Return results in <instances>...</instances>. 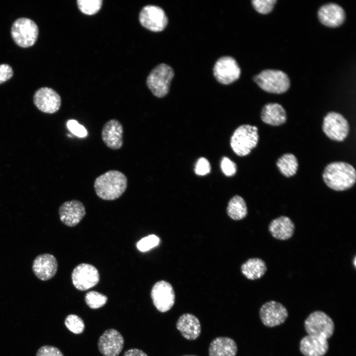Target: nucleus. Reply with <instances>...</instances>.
<instances>
[{"instance_id": "17", "label": "nucleus", "mask_w": 356, "mask_h": 356, "mask_svg": "<svg viewBox=\"0 0 356 356\" xmlns=\"http://www.w3.org/2000/svg\"><path fill=\"white\" fill-rule=\"evenodd\" d=\"M58 263L55 257L45 253L38 255L34 260L32 270L36 276L43 281L52 278L56 274Z\"/></svg>"}, {"instance_id": "7", "label": "nucleus", "mask_w": 356, "mask_h": 356, "mask_svg": "<svg viewBox=\"0 0 356 356\" xmlns=\"http://www.w3.org/2000/svg\"><path fill=\"white\" fill-rule=\"evenodd\" d=\"M11 35L18 46L29 47L33 45L37 41L39 35L38 27L29 18H20L13 22Z\"/></svg>"}, {"instance_id": "36", "label": "nucleus", "mask_w": 356, "mask_h": 356, "mask_svg": "<svg viewBox=\"0 0 356 356\" xmlns=\"http://www.w3.org/2000/svg\"><path fill=\"white\" fill-rule=\"evenodd\" d=\"M36 356H64L62 353L57 348L45 345L38 350Z\"/></svg>"}, {"instance_id": "20", "label": "nucleus", "mask_w": 356, "mask_h": 356, "mask_svg": "<svg viewBox=\"0 0 356 356\" xmlns=\"http://www.w3.org/2000/svg\"><path fill=\"white\" fill-rule=\"evenodd\" d=\"M318 17L322 24L334 28L343 24L345 19V13L344 9L337 4L327 3L319 9Z\"/></svg>"}, {"instance_id": "27", "label": "nucleus", "mask_w": 356, "mask_h": 356, "mask_svg": "<svg viewBox=\"0 0 356 356\" xmlns=\"http://www.w3.org/2000/svg\"><path fill=\"white\" fill-rule=\"evenodd\" d=\"M276 164L280 172L287 178L295 175L298 168V160L291 153L283 154L278 159Z\"/></svg>"}, {"instance_id": "39", "label": "nucleus", "mask_w": 356, "mask_h": 356, "mask_svg": "<svg viewBox=\"0 0 356 356\" xmlns=\"http://www.w3.org/2000/svg\"></svg>"}, {"instance_id": "38", "label": "nucleus", "mask_w": 356, "mask_h": 356, "mask_svg": "<svg viewBox=\"0 0 356 356\" xmlns=\"http://www.w3.org/2000/svg\"><path fill=\"white\" fill-rule=\"evenodd\" d=\"M123 356H148L142 350L133 348L126 351Z\"/></svg>"}, {"instance_id": "4", "label": "nucleus", "mask_w": 356, "mask_h": 356, "mask_svg": "<svg viewBox=\"0 0 356 356\" xmlns=\"http://www.w3.org/2000/svg\"><path fill=\"white\" fill-rule=\"evenodd\" d=\"M254 81L264 90L272 93L281 94L286 92L290 87L287 75L282 71L267 69L255 76Z\"/></svg>"}, {"instance_id": "37", "label": "nucleus", "mask_w": 356, "mask_h": 356, "mask_svg": "<svg viewBox=\"0 0 356 356\" xmlns=\"http://www.w3.org/2000/svg\"><path fill=\"white\" fill-rule=\"evenodd\" d=\"M12 67L6 64L0 65V84L9 80L13 76Z\"/></svg>"}, {"instance_id": "12", "label": "nucleus", "mask_w": 356, "mask_h": 356, "mask_svg": "<svg viewBox=\"0 0 356 356\" xmlns=\"http://www.w3.org/2000/svg\"><path fill=\"white\" fill-rule=\"evenodd\" d=\"M151 297L157 310L161 312L169 311L174 306L175 294L171 284L165 280L157 282L152 288Z\"/></svg>"}, {"instance_id": "5", "label": "nucleus", "mask_w": 356, "mask_h": 356, "mask_svg": "<svg viewBox=\"0 0 356 356\" xmlns=\"http://www.w3.org/2000/svg\"><path fill=\"white\" fill-rule=\"evenodd\" d=\"M174 76V71L170 66L160 64L153 69L147 77V86L153 95L163 97L168 94Z\"/></svg>"}, {"instance_id": "2", "label": "nucleus", "mask_w": 356, "mask_h": 356, "mask_svg": "<svg viewBox=\"0 0 356 356\" xmlns=\"http://www.w3.org/2000/svg\"><path fill=\"white\" fill-rule=\"evenodd\" d=\"M127 184V177L123 173L110 170L97 177L93 186L99 198L105 200H114L122 195Z\"/></svg>"}, {"instance_id": "16", "label": "nucleus", "mask_w": 356, "mask_h": 356, "mask_svg": "<svg viewBox=\"0 0 356 356\" xmlns=\"http://www.w3.org/2000/svg\"><path fill=\"white\" fill-rule=\"evenodd\" d=\"M85 214L86 209L84 204L77 200L65 201L59 208L60 221L68 226L77 225Z\"/></svg>"}, {"instance_id": "28", "label": "nucleus", "mask_w": 356, "mask_h": 356, "mask_svg": "<svg viewBox=\"0 0 356 356\" xmlns=\"http://www.w3.org/2000/svg\"><path fill=\"white\" fill-rule=\"evenodd\" d=\"M107 299L106 296L94 291L88 292L85 297L87 305L92 309L103 307L107 303Z\"/></svg>"}, {"instance_id": "6", "label": "nucleus", "mask_w": 356, "mask_h": 356, "mask_svg": "<svg viewBox=\"0 0 356 356\" xmlns=\"http://www.w3.org/2000/svg\"><path fill=\"white\" fill-rule=\"evenodd\" d=\"M304 328L308 335H314L328 339L335 331L333 319L322 311L312 312L304 321Z\"/></svg>"}, {"instance_id": "8", "label": "nucleus", "mask_w": 356, "mask_h": 356, "mask_svg": "<svg viewBox=\"0 0 356 356\" xmlns=\"http://www.w3.org/2000/svg\"><path fill=\"white\" fill-rule=\"evenodd\" d=\"M322 130L331 140L342 141L348 135L350 126L348 122L342 115L332 111L328 113L324 117Z\"/></svg>"}, {"instance_id": "22", "label": "nucleus", "mask_w": 356, "mask_h": 356, "mask_svg": "<svg viewBox=\"0 0 356 356\" xmlns=\"http://www.w3.org/2000/svg\"><path fill=\"white\" fill-rule=\"evenodd\" d=\"M295 229L293 222L290 218L285 216L273 219L268 225V230L271 235L280 240H286L291 238Z\"/></svg>"}, {"instance_id": "10", "label": "nucleus", "mask_w": 356, "mask_h": 356, "mask_svg": "<svg viewBox=\"0 0 356 356\" xmlns=\"http://www.w3.org/2000/svg\"><path fill=\"white\" fill-rule=\"evenodd\" d=\"M140 24L152 32H161L167 26L168 18L163 9L153 5L143 7L139 15Z\"/></svg>"}, {"instance_id": "23", "label": "nucleus", "mask_w": 356, "mask_h": 356, "mask_svg": "<svg viewBox=\"0 0 356 356\" xmlns=\"http://www.w3.org/2000/svg\"><path fill=\"white\" fill-rule=\"evenodd\" d=\"M261 118L265 123L272 126H279L287 119V114L283 107L277 103H269L262 108Z\"/></svg>"}, {"instance_id": "31", "label": "nucleus", "mask_w": 356, "mask_h": 356, "mask_svg": "<svg viewBox=\"0 0 356 356\" xmlns=\"http://www.w3.org/2000/svg\"><path fill=\"white\" fill-rule=\"evenodd\" d=\"M160 239L158 236L152 234L140 240L137 243V249L141 252H145L155 247L159 244Z\"/></svg>"}, {"instance_id": "3", "label": "nucleus", "mask_w": 356, "mask_h": 356, "mask_svg": "<svg viewBox=\"0 0 356 356\" xmlns=\"http://www.w3.org/2000/svg\"><path fill=\"white\" fill-rule=\"evenodd\" d=\"M258 129L256 126L244 124L238 127L230 139V146L234 152L239 156L248 155L257 145Z\"/></svg>"}, {"instance_id": "13", "label": "nucleus", "mask_w": 356, "mask_h": 356, "mask_svg": "<svg viewBox=\"0 0 356 356\" xmlns=\"http://www.w3.org/2000/svg\"><path fill=\"white\" fill-rule=\"evenodd\" d=\"M74 286L78 290L85 291L95 286L99 282V274L92 265L81 264L76 267L72 273Z\"/></svg>"}, {"instance_id": "32", "label": "nucleus", "mask_w": 356, "mask_h": 356, "mask_svg": "<svg viewBox=\"0 0 356 356\" xmlns=\"http://www.w3.org/2000/svg\"><path fill=\"white\" fill-rule=\"evenodd\" d=\"M276 0H254L252 1L254 8L261 14H267L273 9Z\"/></svg>"}, {"instance_id": "15", "label": "nucleus", "mask_w": 356, "mask_h": 356, "mask_svg": "<svg viewBox=\"0 0 356 356\" xmlns=\"http://www.w3.org/2000/svg\"><path fill=\"white\" fill-rule=\"evenodd\" d=\"M124 340L117 330H106L100 336L98 348L103 356H118L123 350Z\"/></svg>"}, {"instance_id": "26", "label": "nucleus", "mask_w": 356, "mask_h": 356, "mask_svg": "<svg viewBox=\"0 0 356 356\" xmlns=\"http://www.w3.org/2000/svg\"><path fill=\"white\" fill-rule=\"evenodd\" d=\"M226 212L233 220L239 221L245 218L248 214V209L244 199L237 195L232 197L228 202Z\"/></svg>"}, {"instance_id": "33", "label": "nucleus", "mask_w": 356, "mask_h": 356, "mask_svg": "<svg viewBox=\"0 0 356 356\" xmlns=\"http://www.w3.org/2000/svg\"><path fill=\"white\" fill-rule=\"evenodd\" d=\"M67 126L72 133L78 137H84L88 134L86 128L75 120H69L67 123Z\"/></svg>"}, {"instance_id": "35", "label": "nucleus", "mask_w": 356, "mask_h": 356, "mask_svg": "<svg viewBox=\"0 0 356 356\" xmlns=\"http://www.w3.org/2000/svg\"><path fill=\"white\" fill-rule=\"evenodd\" d=\"M211 167L208 160L204 157L200 158L195 167V173L198 176H204L210 172Z\"/></svg>"}, {"instance_id": "25", "label": "nucleus", "mask_w": 356, "mask_h": 356, "mask_svg": "<svg viewBox=\"0 0 356 356\" xmlns=\"http://www.w3.org/2000/svg\"><path fill=\"white\" fill-rule=\"evenodd\" d=\"M242 273L248 279L254 280L261 278L266 272L265 262L259 258L249 259L241 267Z\"/></svg>"}, {"instance_id": "24", "label": "nucleus", "mask_w": 356, "mask_h": 356, "mask_svg": "<svg viewBox=\"0 0 356 356\" xmlns=\"http://www.w3.org/2000/svg\"><path fill=\"white\" fill-rule=\"evenodd\" d=\"M237 345L232 339L227 337H219L214 339L209 348V356H235Z\"/></svg>"}, {"instance_id": "29", "label": "nucleus", "mask_w": 356, "mask_h": 356, "mask_svg": "<svg viewBox=\"0 0 356 356\" xmlns=\"http://www.w3.org/2000/svg\"><path fill=\"white\" fill-rule=\"evenodd\" d=\"M77 5L80 10L87 15H93L100 9L102 0H78Z\"/></svg>"}, {"instance_id": "34", "label": "nucleus", "mask_w": 356, "mask_h": 356, "mask_svg": "<svg viewBox=\"0 0 356 356\" xmlns=\"http://www.w3.org/2000/svg\"><path fill=\"white\" fill-rule=\"evenodd\" d=\"M221 167L222 173L227 177H231L236 172L237 167L236 164L228 158H222Z\"/></svg>"}, {"instance_id": "1", "label": "nucleus", "mask_w": 356, "mask_h": 356, "mask_svg": "<svg viewBox=\"0 0 356 356\" xmlns=\"http://www.w3.org/2000/svg\"><path fill=\"white\" fill-rule=\"evenodd\" d=\"M322 178L328 187L341 191L353 186L356 182V173L351 164L344 162H334L326 166Z\"/></svg>"}, {"instance_id": "14", "label": "nucleus", "mask_w": 356, "mask_h": 356, "mask_svg": "<svg viewBox=\"0 0 356 356\" xmlns=\"http://www.w3.org/2000/svg\"><path fill=\"white\" fill-rule=\"evenodd\" d=\"M33 101L39 110L47 114L56 112L61 104L60 96L57 92L47 87L38 89L34 95Z\"/></svg>"}, {"instance_id": "19", "label": "nucleus", "mask_w": 356, "mask_h": 356, "mask_svg": "<svg viewBox=\"0 0 356 356\" xmlns=\"http://www.w3.org/2000/svg\"><path fill=\"white\" fill-rule=\"evenodd\" d=\"M329 350L327 339L307 335L300 341L299 350L304 356H324Z\"/></svg>"}, {"instance_id": "11", "label": "nucleus", "mask_w": 356, "mask_h": 356, "mask_svg": "<svg viewBox=\"0 0 356 356\" xmlns=\"http://www.w3.org/2000/svg\"><path fill=\"white\" fill-rule=\"evenodd\" d=\"M213 73L220 83L229 85L239 78L241 70L234 58L230 56H223L215 63Z\"/></svg>"}, {"instance_id": "30", "label": "nucleus", "mask_w": 356, "mask_h": 356, "mask_svg": "<svg viewBox=\"0 0 356 356\" xmlns=\"http://www.w3.org/2000/svg\"><path fill=\"white\" fill-rule=\"evenodd\" d=\"M64 323L66 327L72 333L79 334L83 332L85 329V323L83 320L79 316L71 314L66 316Z\"/></svg>"}, {"instance_id": "21", "label": "nucleus", "mask_w": 356, "mask_h": 356, "mask_svg": "<svg viewBox=\"0 0 356 356\" xmlns=\"http://www.w3.org/2000/svg\"><path fill=\"white\" fill-rule=\"evenodd\" d=\"M176 326L181 335L188 340L196 339L201 333L200 322L195 315L191 313L181 315L177 322Z\"/></svg>"}, {"instance_id": "18", "label": "nucleus", "mask_w": 356, "mask_h": 356, "mask_svg": "<svg viewBox=\"0 0 356 356\" xmlns=\"http://www.w3.org/2000/svg\"><path fill=\"white\" fill-rule=\"evenodd\" d=\"M123 127L118 120L113 119L106 122L101 131V138L109 148L117 150L123 144Z\"/></svg>"}, {"instance_id": "9", "label": "nucleus", "mask_w": 356, "mask_h": 356, "mask_svg": "<svg viewBox=\"0 0 356 356\" xmlns=\"http://www.w3.org/2000/svg\"><path fill=\"white\" fill-rule=\"evenodd\" d=\"M286 308L280 302L271 300L264 303L259 310V316L263 324L272 328L283 324L288 316Z\"/></svg>"}]
</instances>
